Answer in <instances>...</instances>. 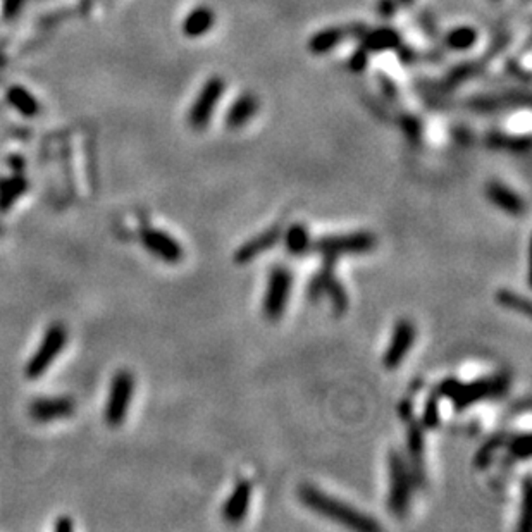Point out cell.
I'll return each mask as SVG.
<instances>
[{"label":"cell","instance_id":"cell-1","mask_svg":"<svg viewBox=\"0 0 532 532\" xmlns=\"http://www.w3.org/2000/svg\"><path fill=\"white\" fill-rule=\"evenodd\" d=\"M300 499L307 509L314 510L315 514L322 515V517L331 519V521L341 523V526L348 527V529L362 531V532H372L379 529V523L374 521L372 517L362 514V511L352 509L344 501L324 494L314 486H302L298 491Z\"/></svg>","mask_w":532,"mask_h":532},{"label":"cell","instance_id":"cell-2","mask_svg":"<svg viewBox=\"0 0 532 532\" xmlns=\"http://www.w3.org/2000/svg\"><path fill=\"white\" fill-rule=\"evenodd\" d=\"M413 489V474L410 470L403 455L398 452L389 453V511L398 517H403L410 506Z\"/></svg>","mask_w":532,"mask_h":532},{"label":"cell","instance_id":"cell-3","mask_svg":"<svg viewBox=\"0 0 532 532\" xmlns=\"http://www.w3.org/2000/svg\"><path fill=\"white\" fill-rule=\"evenodd\" d=\"M377 245V239L369 231H359V233L348 234H331L319 239H312L310 250L319 251L324 259H335L344 254H365L371 251Z\"/></svg>","mask_w":532,"mask_h":532},{"label":"cell","instance_id":"cell-4","mask_svg":"<svg viewBox=\"0 0 532 532\" xmlns=\"http://www.w3.org/2000/svg\"><path fill=\"white\" fill-rule=\"evenodd\" d=\"M67 343V329L64 324L54 322L48 326V329L43 335L42 341H40L36 352L31 355V359L26 364V377L30 379H36V377L43 376L48 371L52 364L55 362V359L59 357V353L63 352V348Z\"/></svg>","mask_w":532,"mask_h":532},{"label":"cell","instance_id":"cell-5","mask_svg":"<svg viewBox=\"0 0 532 532\" xmlns=\"http://www.w3.org/2000/svg\"><path fill=\"white\" fill-rule=\"evenodd\" d=\"M135 393V376L131 372L121 369L114 374L111 389H109L107 403H105L104 417L111 428H119L128 416L129 403Z\"/></svg>","mask_w":532,"mask_h":532},{"label":"cell","instance_id":"cell-6","mask_svg":"<svg viewBox=\"0 0 532 532\" xmlns=\"http://www.w3.org/2000/svg\"><path fill=\"white\" fill-rule=\"evenodd\" d=\"M291 288H293V274L286 266H274L267 279L266 295H264V315L269 320L283 317L290 302Z\"/></svg>","mask_w":532,"mask_h":532},{"label":"cell","instance_id":"cell-7","mask_svg":"<svg viewBox=\"0 0 532 532\" xmlns=\"http://www.w3.org/2000/svg\"><path fill=\"white\" fill-rule=\"evenodd\" d=\"M226 92V80L222 76L215 75L210 76L205 81L204 87L198 92L197 99L193 100L192 109L188 112V123L193 129L202 131L212 121L214 111L217 109L219 102H221L222 95Z\"/></svg>","mask_w":532,"mask_h":532},{"label":"cell","instance_id":"cell-8","mask_svg":"<svg viewBox=\"0 0 532 532\" xmlns=\"http://www.w3.org/2000/svg\"><path fill=\"white\" fill-rule=\"evenodd\" d=\"M510 379L506 374H496V376L482 377V379L474 381V383L462 384L458 383L457 389L452 395L455 407L457 410H464L470 405L479 403V401L489 400V398L499 396L501 393L506 391Z\"/></svg>","mask_w":532,"mask_h":532},{"label":"cell","instance_id":"cell-9","mask_svg":"<svg viewBox=\"0 0 532 532\" xmlns=\"http://www.w3.org/2000/svg\"><path fill=\"white\" fill-rule=\"evenodd\" d=\"M335 259H324L322 269L308 284V296L315 300L317 296L327 293L336 314H343L348 307V296L338 278L335 276Z\"/></svg>","mask_w":532,"mask_h":532},{"label":"cell","instance_id":"cell-10","mask_svg":"<svg viewBox=\"0 0 532 532\" xmlns=\"http://www.w3.org/2000/svg\"><path fill=\"white\" fill-rule=\"evenodd\" d=\"M416 338H417V331L412 320H408V319L398 320V322L395 324V329H393L391 340H389V344L384 353L383 362L386 365V369H389V371H395V369H398V365L403 362L405 357H407L408 352L412 350L413 343H416Z\"/></svg>","mask_w":532,"mask_h":532},{"label":"cell","instance_id":"cell-11","mask_svg":"<svg viewBox=\"0 0 532 532\" xmlns=\"http://www.w3.org/2000/svg\"><path fill=\"white\" fill-rule=\"evenodd\" d=\"M141 243L147 249L150 254L156 255L157 259H161L165 264H178L183 261V251L181 245L176 241L170 234L164 233V231L156 229V227H147V229L141 231Z\"/></svg>","mask_w":532,"mask_h":532},{"label":"cell","instance_id":"cell-12","mask_svg":"<svg viewBox=\"0 0 532 532\" xmlns=\"http://www.w3.org/2000/svg\"><path fill=\"white\" fill-rule=\"evenodd\" d=\"M72 413H75V400L69 396L38 398L30 405V416L36 422L67 419Z\"/></svg>","mask_w":532,"mask_h":532},{"label":"cell","instance_id":"cell-13","mask_svg":"<svg viewBox=\"0 0 532 532\" xmlns=\"http://www.w3.org/2000/svg\"><path fill=\"white\" fill-rule=\"evenodd\" d=\"M281 238H283L281 227L279 226L269 227V229L264 231V233L259 234V237H254L246 243H243V245L237 250V254H234V262L249 264L251 261H255V259H257L259 255H262L264 251L274 249Z\"/></svg>","mask_w":532,"mask_h":532},{"label":"cell","instance_id":"cell-14","mask_svg":"<svg viewBox=\"0 0 532 532\" xmlns=\"http://www.w3.org/2000/svg\"><path fill=\"white\" fill-rule=\"evenodd\" d=\"M261 109V100L254 93L245 92L233 100V104L227 109L224 124L229 129H241L255 117V114Z\"/></svg>","mask_w":532,"mask_h":532},{"label":"cell","instance_id":"cell-15","mask_svg":"<svg viewBox=\"0 0 532 532\" xmlns=\"http://www.w3.org/2000/svg\"><path fill=\"white\" fill-rule=\"evenodd\" d=\"M486 197L499 210L510 215H522L526 212V200L505 183L491 181L486 185Z\"/></svg>","mask_w":532,"mask_h":532},{"label":"cell","instance_id":"cell-16","mask_svg":"<svg viewBox=\"0 0 532 532\" xmlns=\"http://www.w3.org/2000/svg\"><path fill=\"white\" fill-rule=\"evenodd\" d=\"M407 446L410 460H412V474L413 481L424 482L425 469H424V433H422V424L417 422L410 413L408 430H407Z\"/></svg>","mask_w":532,"mask_h":532},{"label":"cell","instance_id":"cell-17","mask_svg":"<svg viewBox=\"0 0 532 532\" xmlns=\"http://www.w3.org/2000/svg\"><path fill=\"white\" fill-rule=\"evenodd\" d=\"M251 501V484L249 481H239L229 498L222 506V517L229 523H239L246 517Z\"/></svg>","mask_w":532,"mask_h":532},{"label":"cell","instance_id":"cell-18","mask_svg":"<svg viewBox=\"0 0 532 532\" xmlns=\"http://www.w3.org/2000/svg\"><path fill=\"white\" fill-rule=\"evenodd\" d=\"M359 42V45H362L369 54H379V52L396 50L401 45V35L395 28L383 26L372 31L369 30Z\"/></svg>","mask_w":532,"mask_h":532},{"label":"cell","instance_id":"cell-19","mask_svg":"<svg viewBox=\"0 0 532 532\" xmlns=\"http://www.w3.org/2000/svg\"><path fill=\"white\" fill-rule=\"evenodd\" d=\"M215 24V12L209 6H197L193 11L186 14L183 19L181 31L186 38H202V36L209 33Z\"/></svg>","mask_w":532,"mask_h":532},{"label":"cell","instance_id":"cell-20","mask_svg":"<svg viewBox=\"0 0 532 532\" xmlns=\"http://www.w3.org/2000/svg\"><path fill=\"white\" fill-rule=\"evenodd\" d=\"M347 28L340 26H329L324 30L317 31L308 38L307 48L312 55H326L329 52L335 50L340 43L347 40Z\"/></svg>","mask_w":532,"mask_h":532},{"label":"cell","instance_id":"cell-21","mask_svg":"<svg viewBox=\"0 0 532 532\" xmlns=\"http://www.w3.org/2000/svg\"><path fill=\"white\" fill-rule=\"evenodd\" d=\"M479 33L474 26L464 24V26H457L448 31L445 36V43L450 50L453 52H467L470 50L477 43Z\"/></svg>","mask_w":532,"mask_h":532},{"label":"cell","instance_id":"cell-22","mask_svg":"<svg viewBox=\"0 0 532 532\" xmlns=\"http://www.w3.org/2000/svg\"><path fill=\"white\" fill-rule=\"evenodd\" d=\"M28 181L23 176L2 178L0 180V212L9 210L12 204L18 200L21 195L26 193Z\"/></svg>","mask_w":532,"mask_h":532},{"label":"cell","instance_id":"cell-23","mask_svg":"<svg viewBox=\"0 0 532 532\" xmlns=\"http://www.w3.org/2000/svg\"><path fill=\"white\" fill-rule=\"evenodd\" d=\"M7 102L16 109L19 114L26 117H35L40 112L38 100L31 95L26 88L12 87L7 90Z\"/></svg>","mask_w":532,"mask_h":532},{"label":"cell","instance_id":"cell-24","mask_svg":"<svg viewBox=\"0 0 532 532\" xmlns=\"http://www.w3.org/2000/svg\"><path fill=\"white\" fill-rule=\"evenodd\" d=\"M283 238L288 251L293 255H303L312 246L310 233L303 224H291L283 233Z\"/></svg>","mask_w":532,"mask_h":532},{"label":"cell","instance_id":"cell-25","mask_svg":"<svg viewBox=\"0 0 532 532\" xmlns=\"http://www.w3.org/2000/svg\"><path fill=\"white\" fill-rule=\"evenodd\" d=\"M496 300L499 305L511 308V310H515V312H521V314L523 315L531 314V305H529V302H527V298H523L522 295L515 293V291L499 290L496 295Z\"/></svg>","mask_w":532,"mask_h":532},{"label":"cell","instance_id":"cell-26","mask_svg":"<svg viewBox=\"0 0 532 532\" xmlns=\"http://www.w3.org/2000/svg\"><path fill=\"white\" fill-rule=\"evenodd\" d=\"M489 143L493 145V147L509 148L514 150V152H526V150L529 148V136H505L493 133V135L489 136Z\"/></svg>","mask_w":532,"mask_h":532},{"label":"cell","instance_id":"cell-27","mask_svg":"<svg viewBox=\"0 0 532 532\" xmlns=\"http://www.w3.org/2000/svg\"><path fill=\"white\" fill-rule=\"evenodd\" d=\"M509 452L519 460H526L531 455V436L527 433L517 434L509 443Z\"/></svg>","mask_w":532,"mask_h":532},{"label":"cell","instance_id":"cell-28","mask_svg":"<svg viewBox=\"0 0 532 532\" xmlns=\"http://www.w3.org/2000/svg\"><path fill=\"white\" fill-rule=\"evenodd\" d=\"M469 107L476 112H496L506 107V100L496 99V97H477L470 100Z\"/></svg>","mask_w":532,"mask_h":532},{"label":"cell","instance_id":"cell-29","mask_svg":"<svg viewBox=\"0 0 532 532\" xmlns=\"http://www.w3.org/2000/svg\"><path fill=\"white\" fill-rule=\"evenodd\" d=\"M505 443H506V441L503 440L501 436H494V438H491V440L487 441L484 446H482L481 452L477 453V457H476V465H477V467H486L487 464H489L491 460H493L494 453H496L498 450L501 448L503 445H505Z\"/></svg>","mask_w":532,"mask_h":532},{"label":"cell","instance_id":"cell-30","mask_svg":"<svg viewBox=\"0 0 532 532\" xmlns=\"http://www.w3.org/2000/svg\"><path fill=\"white\" fill-rule=\"evenodd\" d=\"M422 428L434 429L440 425V403H438V396L433 395L425 403L424 416H422Z\"/></svg>","mask_w":532,"mask_h":532},{"label":"cell","instance_id":"cell-31","mask_svg":"<svg viewBox=\"0 0 532 532\" xmlns=\"http://www.w3.org/2000/svg\"><path fill=\"white\" fill-rule=\"evenodd\" d=\"M369 59H371V54L362 45H359L348 59V69L353 72H364L369 66Z\"/></svg>","mask_w":532,"mask_h":532},{"label":"cell","instance_id":"cell-32","mask_svg":"<svg viewBox=\"0 0 532 532\" xmlns=\"http://www.w3.org/2000/svg\"><path fill=\"white\" fill-rule=\"evenodd\" d=\"M398 0H379V4H377V12H379V16H383V18H393V16L396 14L398 11Z\"/></svg>","mask_w":532,"mask_h":532},{"label":"cell","instance_id":"cell-33","mask_svg":"<svg viewBox=\"0 0 532 532\" xmlns=\"http://www.w3.org/2000/svg\"><path fill=\"white\" fill-rule=\"evenodd\" d=\"M72 529H75V526H72L71 519H69V517H60L54 526V531H57V532H69Z\"/></svg>","mask_w":532,"mask_h":532},{"label":"cell","instance_id":"cell-34","mask_svg":"<svg viewBox=\"0 0 532 532\" xmlns=\"http://www.w3.org/2000/svg\"><path fill=\"white\" fill-rule=\"evenodd\" d=\"M381 85H383L386 90H388V92H386V95H389L391 99H393V97H396V87L391 83V81L388 80V76H381Z\"/></svg>","mask_w":532,"mask_h":532},{"label":"cell","instance_id":"cell-35","mask_svg":"<svg viewBox=\"0 0 532 532\" xmlns=\"http://www.w3.org/2000/svg\"><path fill=\"white\" fill-rule=\"evenodd\" d=\"M398 4H401V6H410V4H413V0H398Z\"/></svg>","mask_w":532,"mask_h":532},{"label":"cell","instance_id":"cell-36","mask_svg":"<svg viewBox=\"0 0 532 532\" xmlns=\"http://www.w3.org/2000/svg\"><path fill=\"white\" fill-rule=\"evenodd\" d=\"M2 233H4V226L0 224V237H2Z\"/></svg>","mask_w":532,"mask_h":532}]
</instances>
